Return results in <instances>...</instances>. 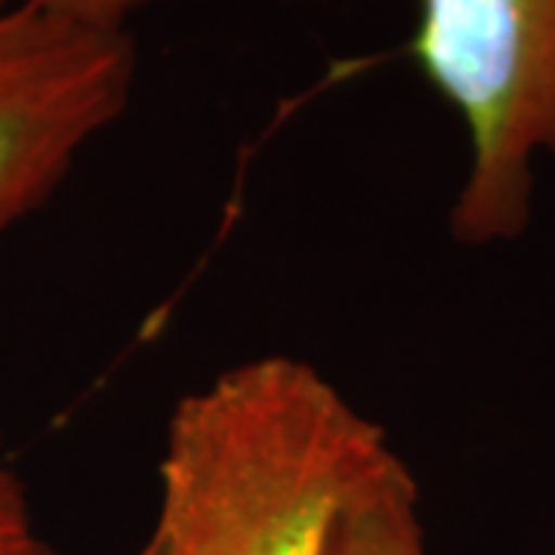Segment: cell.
Segmentation results:
<instances>
[{"mask_svg":"<svg viewBox=\"0 0 555 555\" xmlns=\"http://www.w3.org/2000/svg\"><path fill=\"white\" fill-rule=\"evenodd\" d=\"M392 454L315 364L244 361L173 408L137 555H327L343 503Z\"/></svg>","mask_w":555,"mask_h":555,"instance_id":"1","label":"cell"},{"mask_svg":"<svg viewBox=\"0 0 555 555\" xmlns=\"http://www.w3.org/2000/svg\"><path fill=\"white\" fill-rule=\"evenodd\" d=\"M408 53L469 137L451 235L466 247L521 238L537 158L555 160V0H416Z\"/></svg>","mask_w":555,"mask_h":555,"instance_id":"2","label":"cell"},{"mask_svg":"<svg viewBox=\"0 0 555 555\" xmlns=\"http://www.w3.org/2000/svg\"><path fill=\"white\" fill-rule=\"evenodd\" d=\"M133 31L0 10V235L38 214L133 102Z\"/></svg>","mask_w":555,"mask_h":555,"instance_id":"3","label":"cell"},{"mask_svg":"<svg viewBox=\"0 0 555 555\" xmlns=\"http://www.w3.org/2000/svg\"><path fill=\"white\" fill-rule=\"evenodd\" d=\"M327 555H429L414 473L392 454L339 509Z\"/></svg>","mask_w":555,"mask_h":555,"instance_id":"4","label":"cell"},{"mask_svg":"<svg viewBox=\"0 0 555 555\" xmlns=\"http://www.w3.org/2000/svg\"><path fill=\"white\" fill-rule=\"evenodd\" d=\"M0 555H56L31 509L28 488L0 460Z\"/></svg>","mask_w":555,"mask_h":555,"instance_id":"5","label":"cell"},{"mask_svg":"<svg viewBox=\"0 0 555 555\" xmlns=\"http://www.w3.org/2000/svg\"><path fill=\"white\" fill-rule=\"evenodd\" d=\"M152 3L158 0H0V10L28 7L47 16L100 28V31H130L133 16L149 10Z\"/></svg>","mask_w":555,"mask_h":555,"instance_id":"6","label":"cell"}]
</instances>
